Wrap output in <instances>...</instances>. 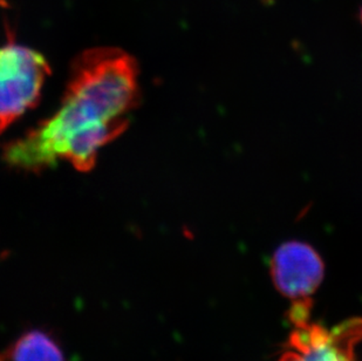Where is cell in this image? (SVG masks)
Instances as JSON below:
<instances>
[{
  "instance_id": "obj_3",
  "label": "cell",
  "mask_w": 362,
  "mask_h": 361,
  "mask_svg": "<svg viewBox=\"0 0 362 361\" xmlns=\"http://www.w3.org/2000/svg\"><path fill=\"white\" fill-rule=\"evenodd\" d=\"M288 351L279 361H358L356 346L362 340V318L327 330L310 321L294 325Z\"/></svg>"
},
{
  "instance_id": "obj_1",
  "label": "cell",
  "mask_w": 362,
  "mask_h": 361,
  "mask_svg": "<svg viewBox=\"0 0 362 361\" xmlns=\"http://www.w3.org/2000/svg\"><path fill=\"white\" fill-rule=\"evenodd\" d=\"M139 66L119 48L82 52L74 60L58 110L4 148V161L21 171H39L69 161L92 171L100 150L129 127L139 105Z\"/></svg>"
},
{
  "instance_id": "obj_4",
  "label": "cell",
  "mask_w": 362,
  "mask_h": 361,
  "mask_svg": "<svg viewBox=\"0 0 362 361\" xmlns=\"http://www.w3.org/2000/svg\"><path fill=\"white\" fill-rule=\"evenodd\" d=\"M274 287L291 299H305L322 283L325 263L308 243L290 241L278 246L270 262Z\"/></svg>"
},
{
  "instance_id": "obj_2",
  "label": "cell",
  "mask_w": 362,
  "mask_h": 361,
  "mask_svg": "<svg viewBox=\"0 0 362 361\" xmlns=\"http://www.w3.org/2000/svg\"><path fill=\"white\" fill-rule=\"evenodd\" d=\"M49 74L38 51L13 41L0 47V134L38 103Z\"/></svg>"
},
{
  "instance_id": "obj_6",
  "label": "cell",
  "mask_w": 362,
  "mask_h": 361,
  "mask_svg": "<svg viewBox=\"0 0 362 361\" xmlns=\"http://www.w3.org/2000/svg\"><path fill=\"white\" fill-rule=\"evenodd\" d=\"M0 361H11L10 358H8V355H7L6 351L0 352Z\"/></svg>"
},
{
  "instance_id": "obj_7",
  "label": "cell",
  "mask_w": 362,
  "mask_h": 361,
  "mask_svg": "<svg viewBox=\"0 0 362 361\" xmlns=\"http://www.w3.org/2000/svg\"><path fill=\"white\" fill-rule=\"evenodd\" d=\"M360 21H361V24H362V7H361V10H360Z\"/></svg>"
},
{
  "instance_id": "obj_5",
  "label": "cell",
  "mask_w": 362,
  "mask_h": 361,
  "mask_svg": "<svg viewBox=\"0 0 362 361\" xmlns=\"http://www.w3.org/2000/svg\"><path fill=\"white\" fill-rule=\"evenodd\" d=\"M11 361H66L58 340L40 328L26 331L6 351Z\"/></svg>"
}]
</instances>
